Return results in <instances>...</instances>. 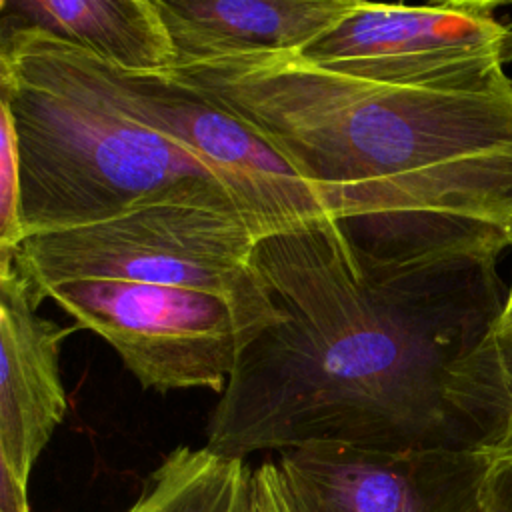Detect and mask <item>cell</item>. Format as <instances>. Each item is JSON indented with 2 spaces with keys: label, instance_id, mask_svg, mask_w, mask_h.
Wrapping results in <instances>:
<instances>
[{
  "label": "cell",
  "instance_id": "1",
  "mask_svg": "<svg viewBox=\"0 0 512 512\" xmlns=\"http://www.w3.org/2000/svg\"><path fill=\"white\" fill-rule=\"evenodd\" d=\"M498 256L362 242L334 218L260 238L254 266L282 322L240 352L204 446L240 460L312 444L486 450L458 374L502 318Z\"/></svg>",
  "mask_w": 512,
  "mask_h": 512
},
{
  "label": "cell",
  "instance_id": "2",
  "mask_svg": "<svg viewBox=\"0 0 512 512\" xmlns=\"http://www.w3.org/2000/svg\"><path fill=\"white\" fill-rule=\"evenodd\" d=\"M262 134L356 240L512 248V80L376 84L294 52H240L162 72Z\"/></svg>",
  "mask_w": 512,
  "mask_h": 512
},
{
  "label": "cell",
  "instance_id": "3",
  "mask_svg": "<svg viewBox=\"0 0 512 512\" xmlns=\"http://www.w3.org/2000/svg\"><path fill=\"white\" fill-rule=\"evenodd\" d=\"M0 96L18 134L26 238L162 204L240 214L208 166L132 110L110 64L76 44L0 26Z\"/></svg>",
  "mask_w": 512,
  "mask_h": 512
},
{
  "label": "cell",
  "instance_id": "4",
  "mask_svg": "<svg viewBox=\"0 0 512 512\" xmlns=\"http://www.w3.org/2000/svg\"><path fill=\"white\" fill-rule=\"evenodd\" d=\"M258 238L236 212L162 204L28 236L12 254L38 300L48 286L116 278L202 290L274 326L282 312L256 266Z\"/></svg>",
  "mask_w": 512,
  "mask_h": 512
},
{
  "label": "cell",
  "instance_id": "5",
  "mask_svg": "<svg viewBox=\"0 0 512 512\" xmlns=\"http://www.w3.org/2000/svg\"><path fill=\"white\" fill-rule=\"evenodd\" d=\"M78 328L104 338L144 390L206 388L222 394L240 352L264 320L202 290L116 278H80L48 286Z\"/></svg>",
  "mask_w": 512,
  "mask_h": 512
},
{
  "label": "cell",
  "instance_id": "6",
  "mask_svg": "<svg viewBox=\"0 0 512 512\" xmlns=\"http://www.w3.org/2000/svg\"><path fill=\"white\" fill-rule=\"evenodd\" d=\"M490 0L424 6L356 0L354 10L296 52L334 74L408 88H472L506 74L512 22Z\"/></svg>",
  "mask_w": 512,
  "mask_h": 512
},
{
  "label": "cell",
  "instance_id": "7",
  "mask_svg": "<svg viewBox=\"0 0 512 512\" xmlns=\"http://www.w3.org/2000/svg\"><path fill=\"white\" fill-rule=\"evenodd\" d=\"M110 70L144 122L216 174L258 240L332 218L312 184L242 118L168 74Z\"/></svg>",
  "mask_w": 512,
  "mask_h": 512
},
{
  "label": "cell",
  "instance_id": "8",
  "mask_svg": "<svg viewBox=\"0 0 512 512\" xmlns=\"http://www.w3.org/2000/svg\"><path fill=\"white\" fill-rule=\"evenodd\" d=\"M486 460V450L312 444L276 462L294 512H482Z\"/></svg>",
  "mask_w": 512,
  "mask_h": 512
},
{
  "label": "cell",
  "instance_id": "9",
  "mask_svg": "<svg viewBox=\"0 0 512 512\" xmlns=\"http://www.w3.org/2000/svg\"><path fill=\"white\" fill-rule=\"evenodd\" d=\"M38 304L14 256H0V466L26 486L68 412L60 348L78 328L40 316Z\"/></svg>",
  "mask_w": 512,
  "mask_h": 512
},
{
  "label": "cell",
  "instance_id": "10",
  "mask_svg": "<svg viewBox=\"0 0 512 512\" xmlns=\"http://www.w3.org/2000/svg\"><path fill=\"white\" fill-rule=\"evenodd\" d=\"M178 62L240 52H302L356 0H154Z\"/></svg>",
  "mask_w": 512,
  "mask_h": 512
},
{
  "label": "cell",
  "instance_id": "11",
  "mask_svg": "<svg viewBox=\"0 0 512 512\" xmlns=\"http://www.w3.org/2000/svg\"><path fill=\"white\" fill-rule=\"evenodd\" d=\"M0 26L76 44L124 72L162 74L178 52L154 0H0Z\"/></svg>",
  "mask_w": 512,
  "mask_h": 512
},
{
  "label": "cell",
  "instance_id": "12",
  "mask_svg": "<svg viewBox=\"0 0 512 512\" xmlns=\"http://www.w3.org/2000/svg\"><path fill=\"white\" fill-rule=\"evenodd\" d=\"M250 476L246 460L206 446H178L150 472L124 512H248Z\"/></svg>",
  "mask_w": 512,
  "mask_h": 512
},
{
  "label": "cell",
  "instance_id": "13",
  "mask_svg": "<svg viewBox=\"0 0 512 512\" xmlns=\"http://www.w3.org/2000/svg\"><path fill=\"white\" fill-rule=\"evenodd\" d=\"M458 396L486 450L512 434V328L496 324L460 368Z\"/></svg>",
  "mask_w": 512,
  "mask_h": 512
},
{
  "label": "cell",
  "instance_id": "14",
  "mask_svg": "<svg viewBox=\"0 0 512 512\" xmlns=\"http://www.w3.org/2000/svg\"><path fill=\"white\" fill-rule=\"evenodd\" d=\"M24 240L18 134L8 106L0 102V256L14 254Z\"/></svg>",
  "mask_w": 512,
  "mask_h": 512
},
{
  "label": "cell",
  "instance_id": "15",
  "mask_svg": "<svg viewBox=\"0 0 512 512\" xmlns=\"http://www.w3.org/2000/svg\"><path fill=\"white\" fill-rule=\"evenodd\" d=\"M486 452L480 486L482 512H512V434Z\"/></svg>",
  "mask_w": 512,
  "mask_h": 512
},
{
  "label": "cell",
  "instance_id": "16",
  "mask_svg": "<svg viewBox=\"0 0 512 512\" xmlns=\"http://www.w3.org/2000/svg\"><path fill=\"white\" fill-rule=\"evenodd\" d=\"M248 512H294L276 460H264L252 470Z\"/></svg>",
  "mask_w": 512,
  "mask_h": 512
},
{
  "label": "cell",
  "instance_id": "17",
  "mask_svg": "<svg viewBox=\"0 0 512 512\" xmlns=\"http://www.w3.org/2000/svg\"><path fill=\"white\" fill-rule=\"evenodd\" d=\"M0 512H30L28 486L0 466Z\"/></svg>",
  "mask_w": 512,
  "mask_h": 512
},
{
  "label": "cell",
  "instance_id": "18",
  "mask_svg": "<svg viewBox=\"0 0 512 512\" xmlns=\"http://www.w3.org/2000/svg\"><path fill=\"white\" fill-rule=\"evenodd\" d=\"M498 324L506 326V328H512V294H506L504 312H502V318L498 320Z\"/></svg>",
  "mask_w": 512,
  "mask_h": 512
},
{
  "label": "cell",
  "instance_id": "19",
  "mask_svg": "<svg viewBox=\"0 0 512 512\" xmlns=\"http://www.w3.org/2000/svg\"><path fill=\"white\" fill-rule=\"evenodd\" d=\"M508 294H512V278H510V284H508Z\"/></svg>",
  "mask_w": 512,
  "mask_h": 512
}]
</instances>
